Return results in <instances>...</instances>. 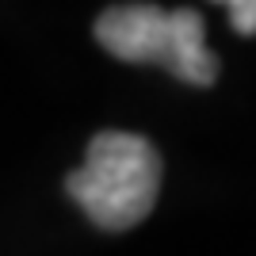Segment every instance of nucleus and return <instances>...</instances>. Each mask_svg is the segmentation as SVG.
<instances>
[{"mask_svg": "<svg viewBox=\"0 0 256 256\" xmlns=\"http://www.w3.org/2000/svg\"><path fill=\"white\" fill-rule=\"evenodd\" d=\"M107 54L130 65H160L184 84L206 88L218 80V58L206 50V23L195 8L164 12L150 0L115 4L96 20Z\"/></svg>", "mask_w": 256, "mask_h": 256, "instance_id": "nucleus-2", "label": "nucleus"}, {"mask_svg": "<svg viewBox=\"0 0 256 256\" xmlns=\"http://www.w3.org/2000/svg\"><path fill=\"white\" fill-rule=\"evenodd\" d=\"M65 192L100 230H130L150 218L160 192V157L150 138L104 130L88 142L84 164L69 172Z\"/></svg>", "mask_w": 256, "mask_h": 256, "instance_id": "nucleus-1", "label": "nucleus"}, {"mask_svg": "<svg viewBox=\"0 0 256 256\" xmlns=\"http://www.w3.org/2000/svg\"><path fill=\"white\" fill-rule=\"evenodd\" d=\"M214 4H226L230 27L237 34H256V0H214Z\"/></svg>", "mask_w": 256, "mask_h": 256, "instance_id": "nucleus-3", "label": "nucleus"}]
</instances>
